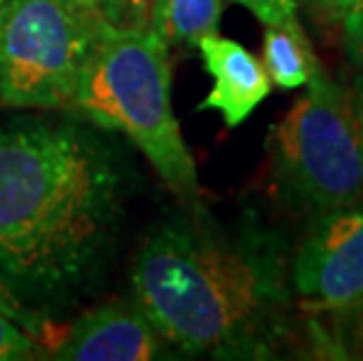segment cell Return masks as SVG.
Masks as SVG:
<instances>
[{
	"mask_svg": "<svg viewBox=\"0 0 363 361\" xmlns=\"http://www.w3.org/2000/svg\"><path fill=\"white\" fill-rule=\"evenodd\" d=\"M262 66L269 75V82L277 84L279 89L303 87L321 68L310 38H307L298 19L265 26Z\"/></svg>",
	"mask_w": 363,
	"mask_h": 361,
	"instance_id": "9c48e42d",
	"label": "cell"
},
{
	"mask_svg": "<svg viewBox=\"0 0 363 361\" xmlns=\"http://www.w3.org/2000/svg\"><path fill=\"white\" fill-rule=\"evenodd\" d=\"M68 109L129 139L181 202L199 204L197 167L172 104L169 45L148 24L104 21Z\"/></svg>",
	"mask_w": 363,
	"mask_h": 361,
	"instance_id": "3957f363",
	"label": "cell"
},
{
	"mask_svg": "<svg viewBox=\"0 0 363 361\" xmlns=\"http://www.w3.org/2000/svg\"><path fill=\"white\" fill-rule=\"evenodd\" d=\"M274 186L310 216L363 206V143L354 91L314 73L269 136Z\"/></svg>",
	"mask_w": 363,
	"mask_h": 361,
	"instance_id": "277c9868",
	"label": "cell"
},
{
	"mask_svg": "<svg viewBox=\"0 0 363 361\" xmlns=\"http://www.w3.org/2000/svg\"><path fill=\"white\" fill-rule=\"evenodd\" d=\"M354 104H357V115H359V127H361V143H363V78L357 84L354 91Z\"/></svg>",
	"mask_w": 363,
	"mask_h": 361,
	"instance_id": "e0dca14e",
	"label": "cell"
},
{
	"mask_svg": "<svg viewBox=\"0 0 363 361\" xmlns=\"http://www.w3.org/2000/svg\"><path fill=\"white\" fill-rule=\"evenodd\" d=\"M169 345L134 301L106 303L75 319L52 348L59 361H150Z\"/></svg>",
	"mask_w": 363,
	"mask_h": 361,
	"instance_id": "52a82bcc",
	"label": "cell"
},
{
	"mask_svg": "<svg viewBox=\"0 0 363 361\" xmlns=\"http://www.w3.org/2000/svg\"><path fill=\"white\" fill-rule=\"evenodd\" d=\"M0 314L10 319L12 324H17L19 328H24V331L33 335L40 345L50 338V331H52L50 319L21 303L10 291V287H7L3 277H0Z\"/></svg>",
	"mask_w": 363,
	"mask_h": 361,
	"instance_id": "8fae6325",
	"label": "cell"
},
{
	"mask_svg": "<svg viewBox=\"0 0 363 361\" xmlns=\"http://www.w3.org/2000/svg\"><path fill=\"white\" fill-rule=\"evenodd\" d=\"M223 0H152L148 26L167 45H192L218 33Z\"/></svg>",
	"mask_w": 363,
	"mask_h": 361,
	"instance_id": "30bf717a",
	"label": "cell"
},
{
	"mask_svg": "<svg viewBox=\"0 0 363 361\" xmlns=\"http://www.w3.org/2000/svg\"><path fill=\"white\" fill-rule=\"evenodd\" d=\"M233 3L244 5L265 26L298 19V0H233Z\"/></svg>",
	"mask_w": 363,
	"mask_h": 361,
	"instance_id": "5bb4252c",
	"label": "cell"
},
{
	"mask_svg": "<svg viewBox=\"0 0 363 361\" xmlns=\"http://www.w3.org/2000/svg\"><path fill=\"white\" fill-rule=\"evenodd\" d=\"M310 3L316 5V10H319L328 21H340V19H342L345 0H310Z\"/></svg>",
	"mask_w": 363,
	"mask_h": 361,
	"instance_id": "2e32d148",
	"label": "cell"
},
{
	"mask_svg": "<svg viewBox=\"0 0 363 361\" xmlns=\"http://www.w3.org/2000/svg\"><path fill=\"white\" fill-rule=\"evenodd\" d=\"M125 216V174L104 136L78 122L0 129V277L50 317L104 277Z\"/></svg>",
	"mask_w": 363,
	"mask_h": 361,
	"instance_id": "6da1fadb",
	"label": "cell"
},
{
	"mask_svg": "<svg viewBox=\"0 0 363 361\" xmlns=\"http://www.w3.org/2000/svg\"><path fill=\"white\" fill-rule=\"evenodd\" d=\"M195 48L213 78V87L199 101V111H216L228 127H239L272 91L265 66L244 45L218 33L199 38Z\"/></svg>",
	"mask_w": 363,
	"mask_h": 361,
	"instance_id": "ba28073f",
	"label": "cell"
},
{
	"mask_svg": "<svg viewBox=\"0 0 363 361\" xmlns=\"http://www.w3.org/2000/svg\"><path fill=\"white\" fill-rule=\"evenodd\" d=\"M345 24V45H347V55L357 66L363 68V7L354 10L350 14H345L342 19Z\"/></svg>",
	"mask_w": 363,
	"mask_h": 361,
	"instance_id": "9a60e30c",
	"label": "cell"
},
{
	"mask_svg": "<svg viewBox=\"0 0 363 361\" xmlns=\"http://www.w3.org/2000/svg\"><path fill=\"white\" fill-rule=\"evenodd\" d=\"M359 7H363V0H345V5H342V19H345V14L359 10ZM342 19H340V21H342Z\"/></svg>",
	"mask_w": 363,
	"mask_h": 361,
	"instance_id": "ac0fdd59",
	"label": "cell"
},
{
	"mask_svg": "<svg viewBox=\"0 0 363 361\" xmlns=\"http://www.w3.org/2000/svg\"><path fill=\"white\" fill-rule=\"evenodd\" d=\"M167 216L131 265V291L172 350L188 357L272 359L291 335L293 289L281 237L223 230L204 216Z\"/></svg>",
	"mask_w": 363,
	"mask_h": 361,
	"instance_id": "7a4b0ae2",
	"label": "cell"
},
{
	"mask_svg": "<svg viewBox=\"0 0 363 361\" xmlns=\"http://www.w3.org/2000/svg\"><path fill=\"white\" fill-rule=\"evenodd\" d=\"M152 0H104L101 14L115 26L148 24Z\"/></svg>",
	"mask_w": 363,
	"mask_h": 361,
	"instance_id": "4fadbf2b",
	"label": "cell"
},
{
	"mask_svg": "<svg viewBox=\"0 0 363 361\" xmlns=\"http://www.w3.org/2000/svg\"><path fill=\"white\" fill-rule=\"evenodd\" d=\"M104 21L75 0H3L0 101L68 109Z\"/></svg>",
	"mask_w": 363,
	"mask_h": 361,
	"instance_id": "5b68a950",
	"label": "cell"
},
{
	"mask_svg": "<svg viewBox=\"0 0 363 361\" xmlns=\"http://www.w3.org/2000/svg\"><path fill=\"white\" fill-rule=\"evenodd\" d=\"M75 3H80V5H84V7H89V10H94V12H99L101 14V7H104V0H75ZM104 17V14H101Z\"/></svg>",
	"mask_w": 363,
	"mask_h": 361,
	"instance_id": "d6986e66",
	"label": "cell"
},
{
	"mask_svg": "<svg viewBox=\"0 0 363 361\" xmlns=\"http://www.w3.org/2000/svg\"><path fill=\"white\" fill-rule=\"evenodd\" d=\"M38 350H40V343L33 335L0 314V361L33 359Z\"/></svg>",
	"mask_w": 363,
	"mask_h": 361,
	"instance_id": "7c38bea8",
	"label": "cell"
},
{
	"mask_svg": "<svg viewBox=\"0 0 363 361\" xmlns=\"http://www.w3.org/2000/svg\"><path fill=\"white\" fill-rule=\"evenodd\" d=\"M289 277L305 310L363 307V206L314 216L289 263Z\"/></svg>",
	"mask_w": 363,
	"mask_h": 361,
	"instance_id": "8992f818",
	"label": "cell"
},
{
	"mask_svg": "<svg viewBox=\"0 0 363 361\" xmlns=\"http://www.w3.org/2000/svg\"><path fill=\"white\" fill-rule=\"evenodd\" d=\"M0 3H3V0H0Z\"/></svg>",
	"mask_w": 363,
	"mask_h": 361,
	"instance_id": "ffe728a7",
	"label": "cell"
}]
</instances>
